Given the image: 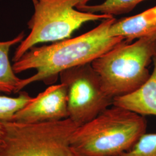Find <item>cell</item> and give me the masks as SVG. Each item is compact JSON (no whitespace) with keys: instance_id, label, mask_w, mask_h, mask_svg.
Segmentation results:
<instances>
[{"instance_id":"6da1fadb","label":"cell","mask_w":156,"mask_h":156,"mask_svg":"<svg viewBox=\"0 0 156 156\" xmlns=\"http://www.w3.org/2000/svg\"><path fill=\"white\" fill-rule=\"evenodd\" d=\"M116 20L114 17L106 19L95 28L77 37L51 45L33 47L27 51L19 60L14 62L13 71L18 73L34 69L37 73L29 78L21 79L16 93L36 82L53 83L62 71L91 63L120 44L125 39L108 34L109 29Z\"/></svg>"},{"instance_id":"7a4b0ae2","label":"cell","mask_w":156,"mask_h":156,"mask_svg":"<svg viewBox=\"0 0 156 156\" xmlns=\"http://www.w3.org/2000/svg\"><path fill=\"white\" fill-rule=\"evenodd\" d=\"M145 116L113 105L78 126L71 144L82 156H120L146 133Z\"/></svg>"},{"instance_id":"3957f363","label":"cell","mask_w":156,"mask_h":156,"mask_svg":"<svg viewBox=\"0 0 156 156\" xmlns=\"http://www.w3.org/2000/svg\"><path fill=\"white\" fill-rule=\"evenodd\" d=\"M156 54V34L133 44L124 40L91 64L100 78L102 88L112 98L129 94L148 80V66Z\"/></svg>"},{"instance_id":"277c9868","label":"cell","mask_w":156,"mask_h":156,"mask_svg":"<svg viewBox=\"0 0 156 156\" xmlns=\"http://www.w3.org/2000/svg\"><path fill=\"white\" fill-rule=\"evenodd\" d=\"M0 156H82L71 140L79 126L69 117L39 123H4Z\"/></svg>"},{"instance_id":"5b68a950","label":"cell","mask_w":156,"mask_h":156,"mask_svg":"<svg viewBox=\"0 0 156 156\" xmlns=\"http://www.w3.org/2000/svg\"><path fill=\"white\" fill-rule=\"evenodd\" d=\"M91 0H37L34 13L28 23L30 33L17 47L13 62L37 44L69 38L86 23L102 21L113 16L79 11L78 6Z\"/></svg>"},{"instance_id":"8992f818","label":"cell","mask_w":156,"mask_h":156,"mask_svg":"<svg viewBox=\"0 0 156 156\" xmlns=\"http://www.w3.org/2000/svg\"><path fill=\"white\" fill-rule=\"evenodd\" d=\"M59 76L67 86L68 117L79 126L113 105V99L103 89L91 63L68 69Z\"/></svg>"},{"instance_id":"52a82bcc","label":"cell","mask_w":156,"mask_h":156,"mask_svg":"<svg viewBox=\"0 0 156 156\" xmlns=\"http://www.w3.org/2000/svg\"><path fill=\"white\" fill-rule=\"evenodd\" d=\"M68 117L67 86L61 83L50 86L34 97L31 102L17 112L11 121L33 124Z\"/></svg>"},{"instance_id":"ba28073f","label":"cell","mask_w":156,"mask_h":156,"mask_svg":"<svg viewBox=\"0 0 156 156\" xmlns=\"http://www.w3.org/2000/svg\"><path fill=\"white\" fill-rule=\"evenodd\" d=\"M111 37H122L128 42L156 34V6L133 16L116 20L108 30Z\"/></svg>"},{"instance_id":"9c48e42d","label":"cell","mask_w":156,"mask_h":156,"mask_svg":"<svg viewBox=\"0 0 156 156\" xmlns=\"http://www.w3.org/2000/svg\"><path fill=\"white\" fill-rule=\"evenodd\" d=\"M153 70L140 87L129 94L116 97L113 105L122 107L142 116H156V54L153 57Z\"/></svg>"},{"instance_id":"30bf717a","label":"cell","mask_w":156,"mask_h":156,"mask_svg":"<svg viewBox=\"0 0 156 156\" xmlns=\"http://www.w3.org/2000/svg\"><path fill=\"white\" fill-rule=\"evenodd\" d=\"M24 34H19L15 38L0 42V92L6 94L16 93L17 87L21 79L13 71L9 58V50L13 45L22 41Z\"/></svg>"},{"instance_id":"8fae6325","label":"cell","mask_w":156,"mask_h":156,"mask_svg":"<svg viewBox=\"0 0 156 156\" xmlns=\"http://www.w3.org/2000/svg\"><path fill=\"white\" fill-rule=\"evenodd\" d=\"M146 0H105L97 5L86 4L76 9L91 13L104 14L112 16L128 13L139 4Z\"/></svg>"},{"instance_id":"7c38bea8","label":"cell","mask_w":156,"mask_h":156,"mask_svg":"<svg viewBox=\"0 0 156 156\" xmlns=\"http://www.w3.org/2000/svg\"><path fill=\"white\" fill-rule=\"evenodd\" d=\"M26 92H20L17 97L0 95V145L2 144L4 135L5 122L11 121L14 115L33 100Z\"/></svg>"},{"instance_id":"4fadbf2b","label":"cell","mask_w":156,"mask_h":156,"mask_svg":"<svg viewBox=\"0 0 156 156\" xmlns=\"http://www.w3.org/2000/svg\"><path fill=\"white\" fill-rule=\"evenodd\" d=\"M120 156H156V133H145L129 151Z\"/></svg>"},{"instance_id":"5bb4252c","label":"cell","mask_w":156,"mask_h":156,"mask_svg":"<svg viewBox=\"0 0 156 156\" xmlns=\"http://www.w3.org/2000/svg\"><path fill=\"white\" fill-rule=\"evenodd\" d=\"M37 0H32V1H33V2L34 5L37 2Z\"/></svg>"}]
</instances>
